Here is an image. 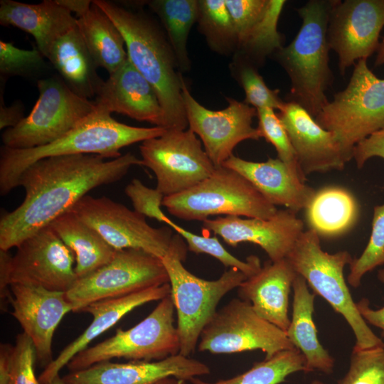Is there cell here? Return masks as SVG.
Here are the masks:
<instances>
[{
    "mask_svg": "<svg viewBox=\"0 0 384 384\" xmlns=\"http://www.w3.org/2000/svg\"><path fill=\"white\" fill-rule=\"evenodd\" d=\"M50 225L74 253L78 279L107 264L116 252L92 228L71 210L57 218Z\"/></svg>",
    "mask_w": 384,
    "mask_h": 384,
    "instance_id": "obj_31",
    "label": "cell"
},
{
    "mask_svg": "<svg viewBox=\"0 0 384 384\" xmlns=\"http://www.w3.org/2000/svg\"><path fill=\"white\" fill-rule=\"evenodd\" d=\"M294 348L285 331L260 316L250 302L235 298L216 311L198 343L201 352L221 354L258 349L265 358Z\"/></svg>",
    "mask_w": 384,
    "mask_h": 384,
    "instance_id": "obj_13",
    "label": "cell"
},
{
    "mask_svg": "<svg viewBox=\"0 0 384 384\" xmlns=\"http://www.w3.org/2000/svg\"><path fill=\"white\" fill-rule=\"evenodd\" d=\"M95 101L111 113L166 128L164 112L155 90L129 58L109 75Z\"/></svg>",
    "mask_w": 384,
    "mask_h": 384,
    "instance_id": "obj_22",
    "label": "cell"
},
{
    "mask_svg": "<svg viewBox=\"0 0 384 384\" xmlns=\"http://www.w3.org/2000/svg\"><path fill=\"white\" fill-rule=\"evenodd\" d=\"M36 359L33 343L23 332L14 346L1 344L0 384H41L34 372Z\"/></svg>",
    "mask_w": 384,
    "mask_h": 384,
    "instance_id": "obj_36",
    "label": "cell"
},
{
    "mask_svg": "<svg viewBox=\"0 0 384 384\" xmlns=\"http://www.w3.org/2000/svg\"><path fill=\"white\" fill-rule=\"evenodd\" d=\"M58 1L71 13H75L77 18L86 14L92 4V1L88 0H58Z\"/></svg>",
    "mask_w": 384,
    "mask_h": 384,
    "instance_id": "obj_48",
    "label": "cell"
},
{
    "mask_svg": "<svg viewBox=\"0 0 384 384\" xmlns=\"http://www.w3.org/2000/svg\"><path fill=\"white\" fill-rule=\"evenodd\" d=\"M170 294L171 286L166 283L124 297L97 301L87 306L81 312L90 314L92 316V322L45 367L38 378L39 382L43 384L58 375L62 368L75 355L85 349L91 341L112 327L127 313L144 304L161 300Z\"/></svg>",
    "mask_w": 384,
    "mask_h": 384,
    "instance_id": "obj_23",
    "label": "cell"
},
{
    "mask_svg": "<svg viewBox=\"0 0 384 384\" xmlns=\"http://www.w3.org/2000/svg\"><path fill=\"white\" fill-rule=\"evenodd\" d=\"M77 26L97 66L109 75L128 59L121 32L93 1L89 11L77 18Z\"/></svg>",
    "mask_w": 384,
    "mask_h": 384,
    "instance_id": "obj_32",
    "label": "cell"
},
{
    "mask_svg": "<svg viewBox=\"0 0 384 384\" xmlns=\"http://www.w3.org/2000/svg\"><path fill=\"white\" fill-rule=\"evenodd\" d=\"M162 206L178 218L202 222L220 215L268 219L278 210L246 178L223 166L193 188L165 196Z\"/></svg>",
    "mask_w": 384,
    "mask_h": 384,
    "instance_id": "obj_7",
    "label": "cell"
},
{
    "mask_svg": "<svg viewBox=\"0 0 384 384\" xmlns=\"http://www.w3.org/2000/svg\"><path fill=\"white\" fill-rule=\"evenodd\" d=\"M141 159L132 153L106 159L96 154L50 156L21 174L22 203L0 218V250L9 251L57 218L72 210L93 188L118 181Z\"/></svg>",
    "mask_w": 384,
    "mask_h": 384,
    "instance_id": "obj_1",
    "label": "cell"
},
{
    "mask_svg": "<svg viewBox=\"0 0 384 384\" xmlns=\"http://www.w3.org/2000/svg\"><path fill=\"white\" fill-rule=\"evenodd\" d=\"M154 384H186V381L174 377L164 378Z\"/></svg>",
    "mask_w": 384,
    "mask_h": 384,
    "instance_id": "obj_50",
    "label": "cell"
},
{
    "mask_svg": "<svg viewBox=\"0 0 384 384\" xmlns=\"http://www.w3.org/2000/svg\"><path fill=\"white\" fill-rule=\"evenodd\" d=\"M1 92L0 129H6L19 124L25 117L24 106L20 100L15 101L9 106L4 104Z\"/></svg>",
    "mask_w": 384,
    "mask_h": 384,
    "instance_id": "obj_46",
    "label": "cell"
},
{
    "mask_svg": "<svg viewBox=\"0 0 384 384\" xmlns=\"http://www.w3.org/2000/svg\"><path fill=\"white\" fill-rule=\"evenodd\" d=\"M124 193L131 200L134 211L164 223L166 215L161 206L164 196L156 188H149L139 179L134 178L125 187Z\"/></svg>",
    "mask_w": 384,
    "mask_h": 384,
    "instance_id": "obj_43",
    "label": "cell"
},
{
    "mask_svg": "<svg viewBox=\"0 0 384 384\" xmlns=\"http://www.w3.org/2000/svg\"><path fill=\"white\" fill-rule=\"evenodd\" d=\"M164 223L184 240L190 251L197 254L209 255L219 260L225 267L239 270L247 278L257 273L262 267L260 260L257 256H249L245 261L235 257L222 245L216 237L195 234L176 224L168 216Z\"/></svg>",
    "mask_w": 384,
    "mask_h": 384,
    "instance_id": "obj_37",
    "label": "cell"
},
{
    "mask_svg": "<svg viewBox=\"0 0 384 384\" xmlns=\"http://www.w3.org/2000/svg\"><path fill=\"white\" fill-rule=\"evenodd\" d=\"M47 59L75 94L89 100L97 96L104 80L78 26L54 43Z\"/></svg>",
    "mask_w": 384,
    "mask_h": 384,
    "instance_id": "obj_28",
    "label": "cell"
},
{
    "mask_svg": "<svg viewBox=\"0 0 384 384\" xmlns=\"http://www.w3.org/2000/svg\"><path fill=\"white\" fill-rule=\"evenodd\" d=\"M186 250V242L176 233L161 260L169 276L177 314L179 353L189 356L196 351L201 334L216 312L220 299L247 277L236 268H229L215 280L201 279L183 265Z\"/></svg>",
    "mask_w": 384,
    "mask_h": 384,
    "instance_id": "obj_5",
    "label": "cell"
},
{
    "mask_svg": "<svg viewBox=\"0 0 384 384\" xmlns=\"http://www.w3.org/2000/svg\"><path fill=\"white\" fill-rule=\"evenodd\" d=\"M292 314L286 331L292 345L305 358V373L318 370L331 374L334 359L320 343L313 320L315 294L311 293L302 276L297 274L293 282Z\"/></svg>",
    "mask_w": 384,
    "mask_h": 384,
    "instance_id": "obj_29",
    "label": "cell"
},
{
    "mask_svg": "<svg viewBox=\"0 0 384 384\" xmlns=\"http://www.w3.org/2000/svg\"><path fill=\"white\" fill-rule=\"evenodd\" d=\"M203 229L219 235L228 245L235 247L241 242L259 245L270 260L286 258L304 230V223L297 213L289 209L277 210L268 219L224 216L207 219Z\"/></svg>",
    "mask_w": 384,
    "mask_h": 384,
    "instance_id": "obj_18",
    "label": "cell"
},
{
    "mask_svg": "<svg viewBox=\"0 0 384 384\" xmlns=\"http://www.w3.org/2000/svg\"><path fill=\"white\" fill-rule=\"evenodd\" d=\"M44 58L36 47L32 50H25L15 46L11 42L1 40V84L4 85L11 77L32 78L41 75L47 68Z\"/></svg>",
    "mask_w": 384,
    "mask_h": 384,
    "instance_id": "obj_39",
    "label": "cell"
},
{
    "mask_svg": "<svg viewBox=\"0 0 384 384\" xmlns=\"http://www.w3.org/2000/svg\"><path fill=\"white\" fill-rule=\"evenodd\" d=\"M209 373L204 363L178 353L153 361H104L62 378L66 384H154L169 377L189 381Z\"/></svg>",
    "mask_w": 384,
    "mask_h": 384,
    "instance_id": "obj_21",
    "label": "cell"
},
{
    "mask_svg": "<svg viewBox=\"0 0 384 384\" xmlns=\"http://www.w3.org/2000/svg\"><path fill=\"white\" fill-rule=\"evenodd\" d=\"M286 1L259 0L240 8L233 16L238 60L257 67L282 48L284 37L277 30Z\"/></svg>",
    "mask_w": 384,
    "mask_h": 384,
    "instance_id": "obj_24",
    "label": "cell"
},
{
    "mask_svg": "<svg viewBox=\"0 0 384 384\" xmlns=\"http://www.w3.org/2000/svg\"><path fill=\"white\" fill-rule=\"evenodd\" d=\"M384 64V37L381 42H380L379 47L377 50V55L374 65L375 67L380 66Z\"/></svg>",
    "mask_w": 384,
    "mask_h": 384,
    "instance_id": "obj_49",
    "label": "cell"
},
{
    "mask_svg": "<svg viewBox=\"0 0 384 384\" xmlns=\"http://www.w3.org/2000/svg\"><path fill=\"white\" fill-rule=\"evenodd\" d=\"M12 256L9 251L0 250V289L1 295L4 298L9 293L7 287L10 286V272Z\"/></svg>",
    "mask_w": 384,
    "mask_h": 384,
    "instance_id": "obj_47",
    "label": "cell"
},
{
    "mask_svg": "<svg viewBox=\"0 0 384 384\" xmlns=\"http://www.w3.org/2000/svg\"><path fill=\"white\" fill-rule=\"evenodd\" d=\"M287 258L314 293L324 298L347 321L356 338L353 348L384 347L381 338L360 314L347 287L343 269L353 260L348 251H324L319 235L309 229L302 233Z\"/></svg>",
    "mask_w": 384,
    "mask_h": 384,
    "instance_id": "obj_6",
    "label": "cell"
},
{
    "mask_svg": "<svg viewBox=\"0 0 384 384\" xmlns=\"http://www.w3.org/2000/svg\"><path fill=\"white\" fill-rule=\"evenodd\" d=\"M70 210L116 250L138 249L162 259L173 241L169 226L153 228L144 215L106 196L86 195Z\"/></svg>",
    "mask_w": 384,
    "mask_h": 384,
    "instance_id": "obj_14",
    "label": "cell"
},
{
    "mask_svg": "<svg viewBox=\"0 0 384 384\" xmlns=\"http://www.w3.org/2000/svg\"><path fill=\"white\" fill-rule=\"evenodd\" d=\"M96 103V102H95ZM107 109L96 103L95 110L73 129L55 142L27 149L1 146L0 194L18 187L21 174L36 161L55 156L96 154L107 159L121 156L120 150L131 144L162 135L160 127H139L115 120Z\"/></svg>",
    "mask_w": 384,
    "mask_h": 384,
    "instance_id": "obj_3",
    "label": "cell"
},
{
    "mask_svg": "<svg viewBox=\"0 0 384 384\" xmlns=\"http://www.w3.org/2000/svg\"><path fill=\"white\" fill-rule=\"evenodd\" d=\"M169 283L161 258L138 249L116 250L112 260L78 278L65 292L73 312L89 304Z\"/></svg>",
    "mask_w": 384,
    "mask_h": 384,
    "instance_id": "obj_11",
    "label": "cell"
},
{
    "mask_svg": "<svg viewBox=\"0 0 384 384\" xmlns=\"http://www.w3.org/2000/svg\"><path fill=\"white\" fill-rule=\"evenodd\" d=\"M39 96L16 126L1 134L3 146L27 149L50 144L73 129L95 109V101L72 91L59 76L38 79Z\"/></svg>",
    "mask_w": 384,
    "mask_h": 384,
    "instance_id": "obj_10",
    "label": "cell"
},
{
    "mask_svg": "<svg viewBox=\"0 0 384 384\" xmlns=\"http://www.w3.org/2000/svg\"><path fill=\"white\" fill-rule=\"evenodd\" d=\"M12 256L10 285L24 284L66 292L78 279L75 257L50 225L25 239Z\"/></svg>",
    "mask_w": 384,
    "mask_h": 384,
    "instance_id": "obj_17",
    "label": "cell"
},
{
    "mask_svg": "<svg viewBox=\"0 0 384 384\" xmlns=\"http://www.w3.org/2000/svg\"><path fill=\"white\" fill-rule=\"evenodd\" d=\"M174 309L170 294L134 326L127 330L119 329L112 337L79 352L68 368L76 371L114 358L153 361L179 353L178 333L174 326Z\"/></svg>",
    "mask_w": 384,
    "mask_h": 384,
    "instance_id": "obj_9",
    "label": "cell"
},
{
    "mask_svg": "<svg viewBox=\"0 0 384 384\" xmlns=\"http://www.w3.org/2000/svg\"><path fill=\"white\" fill-rule=\"evenodd\" d=\"M198 23L209 46L220 54L237 51V38L225 0H198Z\"/></svg>",
    "mask_w": 384,
    "mask_h": 384,
    "instance_id": "obj_35",
    "label": "cell"
},
{
    "mask_svg": "<svg viewBox=\"0 0 384 384\" xmlns=\"http://www.w3.org/2000/svg\"><path fill=\"white\" fill-rule=\"evenodd\" d=\"M223 166L246 178L274 206L295 213L305 209L316 192L296 178L279 158L256 162L233 154Z\"/></svg>",
    "mask_w": 384,
    "mask_h": 384,
    "instance_id": "obj_26",
    "label": "cell"
},
{
    "mask_svg": "<svg viewBox=\"0 0 384 384\" xmlns=\"http://www.w3.org/2000/svg\"><path fill=\"white\" fill-rule=\"evenodd\" d=\"M114 22L125 43L129 61L155 90L167 129L188 128L181 89L182 74L166 33L139 11L107 0H94Z\"/></svg>",
    "mask_w": 384,
    "mask_h": 384,
    "instance_id": "obj_2",
    "label": "cell"
},
{
    "mask_svg": "<svg viewBox=\"0 0 384 384\" xmlns=\"http://www.w3.org/2000/svg\"><path fill=\"white\" fill-rule=\"evenodd\" d=\"M278 116L289 136L303 176L342 170L353 158L334 133L321 127L304 107L285 102Z\"/></svg>",
    "mask_w": 384,
    "mask_h": 384,
    "instance_id": "obj_19",
    "label": "cell"
},
{
    "mask_svg": "<svg viewBox=\"0 0 384 384\" xmlns=\"http://www.w3.org/2000/svg\"><path fill=\"white\" fill-rule=\"evenodd\" d=\"M384 265V203L373 208L372 230L369 241L362 254L349 265L348 283L358 287L363 276Z\"/></svg>",
    "mask_w": 384,
    "mask_h": 384,
    "instance_id": "obj_38",
    "label": "cell"
},
{
    "mask_svg": "<svg viewBox=\"0 0 384 384\" xmlns=\"http://www.w3.org/2000/svg\"><path fill=\"white\" fill-rule=\"evenodd\" d=\"M384 27V0H336L329 17L327 39L338 57L340 74L377 51Z\"/></svg>",
    "mask_w": 384,
    "mask_h": 384,
    "instance_id": "obj_16",
    "label": "cell"
},
{
    "mask_svg": "<svg viewBox=\"0 0 384 384\" xmlns=\"http://www.w3.org/2000/svg\"><path fill=\"white\" fill-rule=\"evenodd\" d=\"M189 128L169 129L142 142V166L151 169L156 188L165 196L181 193L208 178L215 166Z\"/></svg>",
    "mask_w": 384,
    "mask_h": 384,
    "instance_id": "obj_12",
    "label": "cell"
},
{
    "mask_svg": "<svg viewBox=\"0 0 384 384\" xmlns=\"http://www.w3.org/2000/svg\"><path fill=\"white\" fill-rule=\"evenodd\" d=\"M336 384H384V347L353 348L348 370Z\"/></svg>",
    "mask_w": 384,
    "mask_h": 384,
    "instance_id": "obj_41",
    "label": "cell"
},
{
    "mask_svg": "<svg viewBox=\"0 0 384 384\" xmlns=\"http://www.w3.org/2000/svg\"><path fill=\"white\" fill-rule=\"evenodd\" d=\"M314 119L336 134L353 158L358 143L384 129V79L368 68L366 59L358 60L346 87L336 93Z\"/></svg>",
    "mask_w": 384,
    "mask_h": 384,
    "instance_id": "obj_8",
    "label": "cell"
},
{
    "mask_svg": "<svg viewBox=\"0 0 384 384\" xmlns=\"http://www.w3.org/2000/svg\"><path fill=\"white\" fill-rule=\"evenodd\" d=\"M304 210L309 229L325 238L345 234L355 225L359 215L355 196L347 189L334 186L316 191Z\"/></svg>",
    "mask_w": 384,
    "mask_h": 384,
    "instance_id": "obj_30",
    "label": "cell"
},
{
    "mask_svg": "<svg viewBox=\"0 0 384 384\" xmlns=\"http://www.w3.org/2000/svg\"><path fill=\"white\" fill-rule=\"evenodd\" d=\"M10 287L11 314L32 341L37 360L46 366L53 360L55 329L63 316L73 311L72 304L65 292L24 284H12Z\"/></svg>",
    "mask_w": 384,
    "mask_h": 384,
    "instance_id": "obj_20",
    "label": "cell"
},
{
    "mask_svg": "<svg viewBox=\"0 0 384 384\" xmlns=\"http://www.w3.org/2000/svg\"><path fill=\"white\" fill-rule=\"evenodd\" d=\"M0 24L31 34L36 48L47 58L54 43L77 26V18L58 0H44L38 4L1 0Z\"/></svg>",
    "mask_w": 384,
    "mask_h": 384,
    "instance_id": "obj_27",
    "label": "cell"
},
{
    "mask_svg": "<svg viewBox=\"0 0 384 384\" xmlns=\"http://www.w3.org/2000/svg\"><path fill=\"white\" fill-rule=\"evenodd\" d=\"M305 363L303 354L294 348L255 363L248 370L229 379L209 383L195 377L189 381L192 384H279L294 373L304 372Z\"/></svg>",
    "mask_w": 384,
    "mask_h": 384,
    "instance_id": "obj_34",
    "label": "cell"
},
{
    "mask_svg": "<svg viewBox=\"0 0 384 384\" xmlns=\"http://www.w3.org/2000/svg\"><path fill=\"white\" fill-rule=\"evenodd\" d=\"M336 0H310L297 11L301 27L294 40L274 53L291 81L290 102L314 118L329 102L326 90L333 75L329 67L327 28Z\"/></svg>",
    "mask_w": 384,
    "mask_h": 384,
    "instance_id": "obj_4",
    "label": "cell"
},
{
    "mask_svg": "<svg viewBox=\"0 0 384 384\" xmlns=\"http://www.w3.org/2000/svg\"><path fill=\"white\" fill-rule=\"evenodd\" d=\"M297 274L287 257L267 261L238 287L239 297L260 316L286 332L290 324L289 297Z\"/></svg>",
    "mask_w": 384,
    "mask_h": 384,
    "instance_id": "obj_25",
    "label": "cell"
},
{
    "mask_svg": "<svg viewBox=\"0 0 384 384\" xmlns=\"http://www.w3.org/2000/svg\"><path fill=\"white\" fill-rule=\"evenodd\" d=\"M181 89L188 128L199 137L203 149L215 167L233 154L241 142L261 138L257 128L252 126L257 110L244 102L226 97L228 105L221 110L206 108L191 94L182 78Z\"/></svg>",
    "mask_w": 384,
    "mask_h": 384,
    "instance_id": "obj_15",
    "label": "cell"
},
{
    "mask_svg": "<svg viewBox=\"0 0 384 384\" xmlns=\"http://www.w3.org/2000/svg\"><path fill=\"white\" fill-rule=\"evenodd\" d=\"M378 279L384 285V267L378 270ZM356 306L363 319L367 323L381 329L384 334V306L373 309L370 306V302L366 298H362L356 302Z\"/></svg>",
    "mask_w": 384,
    "mask_h": 384,
    "instance_id": "obj_45",
    "label": "cell"
},
{
    "mask_svg": "<svg viewBox=\"0 0 384 384\" xmlns=\"http://www.w3.org/2000/svg\"><path fill=\"white\" fill-rule=\"evenodd\" d=\"M258 127L261 138L272 144L277 153V158L282 160L291 173L301 181L305 183L302 174L287 132L278 114L273 109L265 107L257 110Z\"/></svg>",
    "mask_w": 384,
    "mask_h": 384,
    "instance_id": "obj_40",
    "label": "cell"
},
{
    "mask_svg": "<svg viewBox=\"0 0 384 384\" xmlns=\"http://www.w3.org/2000/svg\"><path fill=\"white\" fill-rule=\"evenodd\" d=\"M311 384H325V383L319 380H314V381L311 382Z\"/></svg>",
    "mask_w": 384,
    "mask_h": 384,
    "instance_id": "obj_52",
    "label": "cell"
},
{
    "mask_svg": "<svg viewBox=\"0 0 384 384\" xmlns=\"http://www.w3.org/2000/svg\"><path fill=\"white\" fill-rule=\"evenodd\" d=\"M145 4L163 24L180 72L188 71L190 60L187 41L191 28L198 21V0H151Z\"/></svg>",
    "mask_w": 384,
    "mask_h": 384,
    "instance_id": "obj_33",
    "label": "cell"
},
{
    "mask_svg": "<svg viewBox=\"0 0 384 384\" xmlns=\"http://www.w3.org/2000/svg\"><path fill=\"white\" fill-rule=\"evenodd\" d=\"M373 157L384 159V129L362 140L353 149V159L358 169L362 168Z\"/></svg>",
    "mask_w": 384,
    "mask_h": 384,
    "instance_id": "obj_44",
    "label": "cell"
},
{
    "mask_svg": "<svg viewBox=\"0 0 384 384\" xmlns=\"http://www.w3.org/2000/svg\"><path fill=\"white\" fill-rule=\"evenodd\" d=\"M43 384H66V383L63 380V378H60V375H58L55 376L54 378H53L51 380H50L49 382L43 383Z\"/></svg>",
    "mask_w": 384,
    "mask_h": 384,
    "instance_id": "obj_51",
    "label": "cell"
},
{
    "mask_svg": "<svg viewBox=\"0 0 384 384\" xmlns=\"http://www.w3.org/2000/svg\"><path fill=\"white\" fill-rule=\"evenodd\" d=\"M238 65V80L245 93L244 102L256 110L269 107L280 111L285 102L279 96V90L268 87L253 65L239 60Z\"/></svg>",
    "mask_w": 384,
    "mask_h": 384,
    "instance_id": "obj_42",
    "label": "cell"
}]
</instances>
